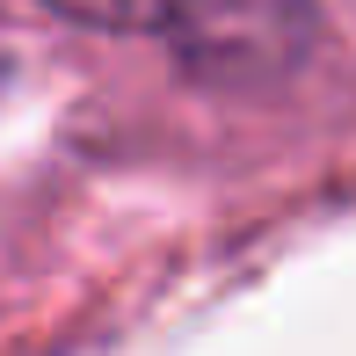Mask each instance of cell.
Returning a JSON list of instances; mask_svg holds the SVG:
<instances>
[{"mask_svg": "<svg viewBox=\"0 0 356 356\" xmlns=\"http://www.w3.org/2000/svg\"><path fill=\"white\" fill-rule=\"evenodd\" d=\"M44 8L66 15V22H88V29H145V37H160L175 0H44Z\"/></svg>", "mask_w": 356, "mask_h": 356, "instance_id": "cell-2", "label": "cell"}, {"mask_svg": "<svg viewBox=\"0 0 356 356\" xmlns=\"http://www.w3.org/2000/svg\"><path fill=\"white\" fill-rule=\"evenodd\" d=\"M160 37L211 88H277L313 51L320 15L313 0H175Z\"/></svg>", "mask_w": 356, "mask_h": 356, "instance_id": "cell-1", "label": "cell"}]
</instances>
